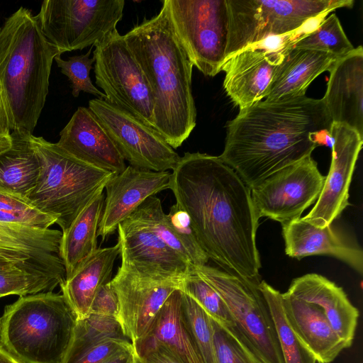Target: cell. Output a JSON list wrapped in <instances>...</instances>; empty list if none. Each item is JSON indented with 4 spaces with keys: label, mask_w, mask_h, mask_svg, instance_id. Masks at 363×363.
<instances>
[{
    "label": "cell",
    "mask_w": 363,
    "mask_h": 363,
    "mask_svg": "<svg viewBox=\"0 0 363 363\" xmlns=\"http://www.w3.org/2000/svg\"><path fill=\"white\" fill-rule=\"evenodd\" d=\"M121 264L154 277L182 279L191 264L129 216L117 228Z\"/></svg>",
    "instance_id": "16"
},
{
    "label": "cell",
    "mask_w": 363,
    "mask_h": 363,
    "mask_svg": "<svg viewBox=\"0 0 363 363\" xmlns=\"http://www.w3.org/2000/svg\"><path fill=\"white\" fill-rule=\"evenodd\" d=\"M65 277L31 263L14 264L0 268V298L52 291Z\"/></svg>",
    "instance_id": "29"
},
{
    "label": "cell",
    "mask_w": 363,
    "mask_h": 363,
    "mask_svg": "<svg viewBox=\"0 0 363 363\" xmlns=\"http://www.w3.org/2000/svg\"><path fill=\"white\" fill-rule=\"evenodd\" d=\"M281 50L250 46L225 62L223 88L240 110L264 99L280 63Z\"/></svg>",
    "instance_id": "18"
},
{
    "label": "cell",
    "mask_w": 363,
    "mask_h": 363,
    "mask_svg": "<svg viewBox=\"0 0 363 363\" xmlns=\"http://www.w3.org/2000/svg\"><path fill=\"white\" fill-rule=\"evenodd\" d=\"M280 63L264 99L279 101L305 96L311 83L328 71L340 57L332 54L291 46L281 50Z\"/></svg>",
    "instance_id": "22"
},
{
    "label": "cell",
    "mask_w": 363,
    "mask_h": 363,
    "mask_svg": "<svg viewBox=\"0 0 363 363\" xmlns=\"http://www.w3.org/2000/svg\"><path fill=\"white\" fill-rule=\"evenodd\" d=\"M19 263H31V264H35L30 262L21 260V259H16L15 257H10V256L5 255L0 253V268L7 267V266H9L11 264H19ZM35 265H37V264H35Z\"/></svg>",
    "instance_id": "46"
},
{
    "label": "cell",
    "mask_w": 363,
    "mask_h": 363,
    "mask_svg": "<svg viewBox=\"0 0 363 363\" xmlns=\"http://www.w3.org/2000/svg\"><path fill=\"white\" fill-rule=\"evenodd\" d=\"M182 279L150 276L121 264L110 282L118 299V320L132 345L145 335L168 297L179 289Z\"/></svg>",
    "instance_id": "14"
},
{
    "label": "cell",
    "mask_w": 363,
    "mask_h": 363,
    "mask_svg": "<svg viewBox=\"0 0 363 363\" xmlns=\"http://www.w3.org/2000/svg\"><path fill=\"white\" fill-rule=\"evenodd\" d=\"M259 288L269 304L284 363H316L314 355L290 323L283 306L281 293L264 281L260 282Z\"/></svg>",
    "instance_id": "30"
},
{
    "label": "cell",
    "mask_w": 363,
    "mask_h": 363,
    "mask_svg": "<svg viewBox=\"0 0 363 363\" xmlns=\"http://www.w3.org/2000/svg\"><path fill=\"white\" fill-rule=\"evenodd\" d=\"M108 338L129 340L117 319L91 313L84 319L77 320L62 363H73L86 352Z\"/></svg>",
    "instance_id": "31"
},
{
    "label": "cell",
    "mask_w": 363,
    "mask_h": 363,
    "mask_svg": "<svg viewBox=\"0 0 363 363\" xmlns=\"http://www.w3.org/2000/svg\"><path fill=\"white\" fill-rule=\"evenodd\" d=\"M179 289L195 300L216 320L227 325H235L219 293L201 277L193 267L183 278Z\"/></svg>",
    "instance_id": "35"
},
{
    "label": "cell",
    "mask_w": 363,
    "mask_h": 363,
    "mask_svg": "<svg viewBox=\"0 0 363 363\" xmlns=\"http://www.w3.org/2000/svg\"><path fill=\"white\" fill-rule=\"evenodd\" d=\"M119 303L111 282L103 285L96 293L91 306L90 314L107 316L118 320Z\"/></svg>",
    "instance_id": "42"
},
{
    "label": "cell",
    "mask_w": 363,
    "mask_h": 363,
    "mask_svg": "<svg viewBox=\"0 0 363 363\" xmlns=\"http://www.w3.org/2000/svg\"><path fill=\"white\" fill-rule=\"evenodd\" d=\"M91 51L89 50L85 54L70 57L67 60L62 59L61 55H57L54 60L60 68L61 72L68 77L74 97H78L79 93L83 91L94 95L97 99L106 100V95L94 85L89 77L95 61L94 57H89Z\"/></svg>",
    "instance_id": "37"
},
{
    "label": "cell",
    "mask_w": 363,
    "mask_h": 363,
    "mask_svg": "<svg viewBox=\"0 0 363 363\" xmlns=\"http://www.w3.org/2000/svg\"><path fill=\"white\" fill-rule=\"evenodd\" d=\"M171 172H154L130 165L106 182V196L97 235L104 240L116 232L145 200L169 189Z\"/></svg>",
    "instance_id": "17"
},
{
    "label": "cell",
    "mask_w": 363,
    "mask_h": 363,
    "mask_svg": "<svg viewBox=\"0 0 363 363\" xmlns=\"http://www.w3.org/2000/svg\"><path fill=\"white\" fill-rule=\"evenodd\" d=\"M132 345L129 340L108 338L86 352L73 363H103L116 352Z\"/></svg>",
    "instance_id": "40"
},
{
    "label": "cell",
    "mask_w": 363,
    "mask_h": 363,
    "mask_svg": "<svg viewBox=\"0 0 363 363\" xmlns=\"http://www.w3.org/2000/svg\"><path fill=\"white\" fill-rule=\"evenodd\" d=\"M332 122L321 99L262 100L227 123L224 150L218 157L251 189L311 155L318 147L311 134L330 130Z\"/></svg>",
    "instance_id": "2"
},
{
    "label": "cell",
    "mask_w": 363,
    "mask_h": 363,
    "mask_svg": "<svg viewBox=\"0 0 363 363\" xmlns=\"http://www.w3.org/2000/svg\"><path fill=\"white\" fill-rule=\"evenodd\" d=\"M76 320L62 294L19 296L0 316V345L23 363H62Z\"/></svg>",
    "instance_id": "5"
},
{
    "label": "cell",
    "mask_w": 363,
    "mask_h": 363,
    "mask_svg": "<svg viewBox=\"0 0 363 363\" xmlns=\"http://www.w3.org/2000/svg\"><path fill=\"white\" fill-rule=\"evenodd\" d=\"M56 145L73 157L113 174L127 167L106 131L86 107L77 109L60 131Z\"/></svg>",
    "instance_id": "19"
},
{
    "label": "cell",
    "mask_w": 363,
    "mask_h": 363,
    "mask_svg": "<svg viewBox=\"0 0 363 363\" xmlns=\"http://www.w3.org/2000/svg\"><path fill=\"white\" fill-rule=\"evenodd\" d=\"M291 45L328 52L337 57L346 55L354 48L335 13L325 19L315 30L295 39Z\"/></svg>",
    "instance_id": "32"
},
{
    "label": "cell",
    "mask_w": 363,
    "mask_h": 363,
    "mask_svg": "<svg viewBox=\"0 0 363 363\" xmlns=\"http://www.w3.org/2000/svg\"><path fill=\"white\" fill-rule=\"evenodd\" d=\"M311 138L317 146L325 145L332 149L334 140L330 130L323 129L314 132L311 134Z\"/></svg>",
    "instance_id": "45"
},
{
    "label": "cell",
    "mask_w": 363,
    "mask_h": 363,
    "mask_svg": "<svg viewBox=\"0 0 363 363\" xmlns=\"http://www.w3.org/2000/svg\"><path fill=\"white\" fill-rule=\"evenodd\" d=\"M283 306L297 335L318 363H331L347 348L318 305L289 292L281 294Z\"/></svg>",
    "instance_id": "24"
},
{
    "label": "cell",
    "mask_w": 363,
    "mask_h": 363,
    "mask_svg": "<svg viewBox=\"0 0 363 363\" xmlns=\"http://www.w3.org/2000/svg\"><path fill=\"white\" fill-rule=\"evenodd\" d=\"M154 99V128L174 150L196 124L192 94L193 65L177 37L166 7L124 35Z\"/></svg>",
    "instance_id": "3"
},
{
    "label": "cell",
    "mask_w": 363,
    "mask_h": 363,
    "mask_svg": "<svg viewBox=\"0 0 363 363\" xmlns=\"http://www.w3.org/2000/svg\"><path fill=\"white\" fill-rule=\"evenodd\" d=\"M88 108L130 166L154 172L175 168L181 157L153 127L105 99H93Z\"/></svg>",
    "instance_id": "12"
},
{
    "label": "cell",
    "mask_w": 363,
    "mask_h": 363,
    "mask_svg": "<svg viewBox=\"0 0 363 363\" xmlns=\"http://www.w3.org/2000/svg\"><path fill=\"white\" fill-rule=\"evenodd\" d=\"M32 135L24 130H12L11 147L0 153L1 193L26 200L34 188L40 165Z\"/></svg>",
    "instance_id": "27"
},
{
    "label": "cell",
    "mask_w": 363,
    "mask_h": 363,
    "mask_svg": "<svg viewBox=\"0 0 363 363\" xmlns=\"http://www.w3.org/2000/svg\"><path fill=\"white\" fill-rule=\"evenodd\" d=\"M281 225L285 252L289 257L300 259L311 255L332 256L362 274V249L331 225L318 228L301 217Z\"/></svg>",
    "instance_id": "21"
},
{
    "label": "cell",
    "mask_w": 363,
    "mask_h": 363,
    "mask_svg": "<svg viewBox=\"0 0 363 363\" xmlns=\"http://www.w3.org/2000/svg\"><path fill=\"white\" fill-rule=\"evenodd\" d=\"M133 363H139V361H138V357L136 355L135 352V354H134V358H133Z\"/></svg>",
    "instance_id": "48"
},
{
    "label": "cell",
    "mask_w": 363,
    "mask_h": 363,
    "mask_svg": "<svg viewBox=\"0 0 363 363\" xmlns=\"http://www.w3.org/2000/svg\"><path fill=\"white\" fill-rule=\"evenodd\" d=\"M124 0H45L36 16L47 40L62 55L94 46L116 29Z\"/></svg>",
    "instance_id": "10"
},
{
    "label": "cell",
    "mask_w": 363,
    "mask_h": 363,
    "mask_svg": "<svg viewBox=\"0 0 363 363\" xmlns=\"http://www.w3.org/2000/svg\"><path fill=\"white\" fill-rule=\"evenodd\" d=\"M104 189L100 191L80 211L69 228L62 233L60 256L66 277L97 247V233L104 206Z\"/></svg>",
    "instance_id": "28"
},
{
    "label": "cell",
    "mask_w": 363,
    "mask_h": 363,
    "mask_svg": "<svg viewBox=\"0 0 363 363\" xmlns=\"http://www.w3.org/2000/svg\"><path fill=\"white\" fill-rule=\"evenodd\" d=\"M353 4V0H227L225 61L269 38L292 33L311 18Z\"/></svg>",
    "instance_id": "7"
},
{
    "label": "cell",
    "mask_w": 363,
    "mask_h": 363,
    "mask_svg": "<svg viewBox=\"0 0 363 363\" xmlns=\"http://www.w3.org/2000/svg\"><path fill=\"white\" fill-rule=\"evenodd\" d=\"M133 346L139 363H181L168 349L161 344L142 341Z\"/></svg>",
    "instance_id": "41"
},
{
    "label": "cell",
    "mask_w": 363,
    "mask_h": 363,
    "mask_svg": "<svg viewBox=\"0 0 363 363\" xmlns=\"http://www.w3.org/2000/svg\"><path fill=\"white\" fill-rule=\"evenodd\" d=\"M135 350L132 345L121 350L106 359L103 363H133Z\"/></svg>",
    "instance_id": "44"
},
{
    "label": "cell",
    "mask_w": 363,
    "mask_h": 363,
    "mask_svg": "<svg viewBox=\"0 0 363 363\" xmlns=\"http://www.w3.org/2000/svg\"><path fill=\"white\" fill-rule=\"evenodd\" d=\"M169 189L208 259L228 274L261 282L259 219L250 189L235 172L218 156L186 152L171 173Z\"/></svg>",
    "instance_id": "1"
},
{
    "label": "cell",
    "mask_w": 363,
    "mask_h": 363,
    "mask_svg": "<svg viewBox=\"0 0 363 363\" xmlns=\"http://www.w3.org/2000/svg\"><path fill=\"white\" fill-rule=\"evenodd\" d=\"M93 52L95 82L106 100L154 128V99L146 77L117 29Z\"/></svg>",
    "instance_id": "11"
},
{
    "label": "cell",
    "mask_w": 363,
    "mask_h": 363,
    "mask_svg": "<svg viewBox=\"0 0 363 363\" xmlns=\"http://www.w3.org/2000/svg\"><path fill=\"white\" fill-rule=\"evenodd\" d=\"M40 161L36 184L27 197L38 211L57 218L65 231L113 174L87 164L56 143L32 135Z\"/></svg>",
    "instance_id": "6"
},
{
    "label": "cell",
    "mask_w": 363,
    "mask_h": 363,
    "mask_svg": "<svg viewBox=\"0 0 363 363\" xmlns=\"http://www.w3.org/2000/svg\"><path fill=\"white\" fill-rule=\"evenodd\" d=\"M12 128L8 107L0 86V153L9 149L12 143Z\"/></svg>",
    "instance_id": "43"
},
{
    "label": "cell",
    "mask_w": 363,
    "mask_h": 363,
    "mask_svg": "<svg viewBox=\"0 0 363 363\" xmlns=\"http://www.w3.org/2000/svg\"><path fill=\"white\" fill-rule=\"evenodd\" d=\"M210 318L216 363H262L235 325H227Z\"/></svg>",
    "instance_id": "33"
},
{
    "label": "cell",
    "mask_w": 363,
    "mask_h": 363,
    "mask_svg": "<svg viewBox=\"0 0 363 363\" xmlns=\"http://www.w3.org/2000/svg\"><path fill=\"white\" fill-rule=\"evenodd\" d=\"M286 291L319 306L347 348L351 346L359 313L342 288L323 276L311 273L294 279Z\"/></svg>",
    "instance_id": "23"
},
{
    "label": "cell",
    "mask_w": 363,
    "mask_h": 363,
    "mask_svg": "<svg viewBox=\"0 0 363 363\" xmlns=\"http://www.w3.org/2000/svg\"><path fill=\"white\" fill-rule=\"evenodd\" d=\"M142 341L162 345L181 363H204L184 319L180 289L168 297L145 335L136 343Z\"/></svg>",
    "instance_id": "26"
},
{
    "label": "cell",
    "mask_w": 363,
    "mask_h": 363,
    "mask_svg": "<svg viewBox=\"0 0 363 363\" xmlns=\"http://www.w3.org/2000/svg\"><path fill=\"white\" fill-rule=\"evenodd\" d=\"M325 179L311 155L276 172L250 189L258 219L283 224L301 218L316 202Z\"/></svg>",
    "instance_id": "13"
},
{
    "label": "cell",
    "mask_w": 363,
    "mask_h": 363,
    "mask_svg": "<svg viewBox=\"0 0 363 363\" xmlns=\"http://www.w3.org/2000/svg\"><path fill=\"white\" fill-rule=\"evenodd\" d=\"M321 99L333 122L347 124L363 136V49L354 48L328 69Z\"/></svg>",
    "instance_id": "20"
},
{
    "label": "cell",
    "mask_w": 363,
    "mask_h": 363,
    "mask_svg": "<svg viewBox=\"0 0 363 363\" xmlns=\"http://www.w3.org/2000/svg\"><path fill=\"white\" fill-rule=\"evenodd\" d=\"M118 255V242L113 247L97 248L60 285L62 294L77 320L84 319L90 315L96 293L111 280L113 264Z\"/></svg>",
    "instance_id": "25"
},
{
    "label": "cell",
    "mask_w": 363,
    "mask_h": 363,
    "mask_svg": "<svg viewBox=\"0 0 363 363\" xmlns=\"http://www.w3.org/2000/svg\"><path fill=\"white\" fill-rule=\"evenodd\" d=\"M190 262L187 253L171 227L161 201L155 195L148 197L130 216ZM191 263V262H190Z\"/></svg>",
    "instance_id": "36"
},
{
    "label": "cell",
    "mask_w": 363,
    "mask_h": 363,
    "mask_svg": "<svg viewBox=\"0 0 363 363\" xmlns=\"http://www.w3.org/2000/svg\"><path fill=\"white\" fill-rule=\"evenodd\" d=\"M167 216L171 227L185 249L191 265H206L209 259L199 242L188 214L175 203L171 206Z\"/></svg>",
    "instance_id": "38"
},
{
    "label": "cell",
    "mask_w": 363,
    "mask_h": 363,
    "mask_svg": "<svg viewBox=\"0 0 363 363\" xmlns=\"http://www.w3.org/2000/svg\"><path fill=\"white\" fill-rule=\"evenodd\" d=\"M61 55L36 16L21 6L0 27V86L12 130L33 134L48 94L52 61Z\"/></svg>",
    "instance_id": "4"
},
{
    "label": "cell",
    "mask_w": 363,
    "mask_h": 363,
    "mask_svg": "<svg viewBox=\"0 0 363 363\" xmlns=\"http://www.w3.org/2000/svg\"><path fill=\"white\" fill-rule=\"evenodd\" d=\"M163 5L193 67L214 77L226 60L227 0H164Z\"/></svg>",
    "instance_id": "9"
},
{
    "label": "cell",
    "mask_w": 363,
    "mask_h": 363,
    "mask_svg": "<svg viewBox=\"0 0 363 363\" xmlns=\"http://www.w3.org/2000/svg\"><path fill=\"white\" fill-rule=\"evenodd\" d=\"M225 301L234 323L262 363H284L274 322L260 282L208 266H192Z\"/></svg>",
    "instance_id": "8"
},
{
    "label": "cell",
    "mask_w": 363,
    "mask_h": 363,
    "mask_svg": "<svg viewBox=\"0 0 363 363\" xmlns=\"http://www.w3.org/2000/svg\"><path fill=\"white\" fill-rule=\"evenodd\" d=\"M332 160L322 191L311 211L302 218L318 228L330 225L350 205L349 189L363 136L350 125L332 122Z\"/></svg>",
    "instance_id": "15"
},
{
    "label": "cell",
    "mask_w": 363,
    "mask_h": 363,
    "mask_svg": "<svg viewBox=\"0 0 363 363\" xmlns=\"http://www.w3.org/2000/svg\"><path fill=\"white\" fill-rule=\"evenodd\" d=\"M0 363H23L0 345Z\"/></svg>",
    "instance_id": "47"
},
{
    "label": "cell",
    "mask_w": 363,
    "mask_h": 363,
    "mask_svg": "<svg viewBox=\"0 0 363 363\" xmlns=\"http://www.w3.org/2000/svg\"><path fill=\"white\" fill-rule=\"evenodd\" d=\"M0 222L35 228L48 229L51 225L56 223L57 218L33 208L26 211H0Z\"/></svg>",
    "instance_id": "39"
},
{
    "label": "cell",
    "mask_w": 363,
    "mask_h": 363,
    "mask_svg": "<svg viewBox=\"0 0 363 363\" xmlns=\"http://www.w3.org/2000/svg\"><path fill=\"white\" fill-rule=\"evenodd\" d=\"M184 319L204 363H216L210 315L191 296L182 291Z\"/></svg>",
    "instance_id": "34"
}]
</instances>
